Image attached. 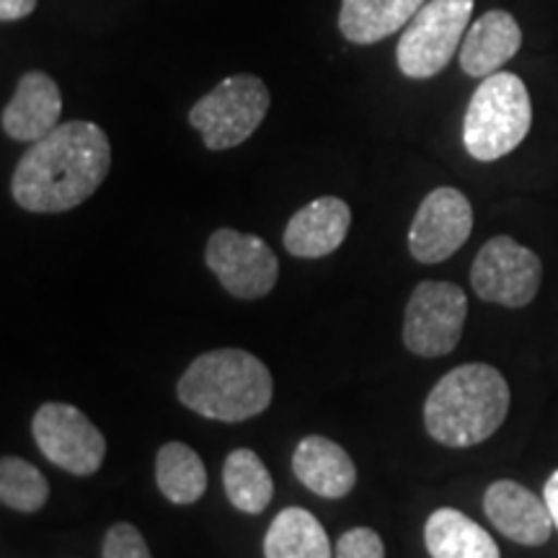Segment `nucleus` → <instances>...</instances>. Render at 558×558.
<instances>
[{"instance_id": "nucleus-14", "label": "nucleus", "mask_w": 558, "mask_h": 558, "mask_svg": "<svg viewBox=\"0 0 558 558\" xmlns=\"http://www.w3.org/2000/svg\"><path fill=\"white\" fill-rule=\"evenodd\" d=\"M352 209L339 197H318L300 207L284 228V248L298 259H324L344 243Z\"/></svg>"}, {"instance_id": "nucleus-19", "label": "nucleus", "mask_w": 558, "mask_h": 558, "mask_svg": "<svg viewBox=\"0 0 558 558\" xmlns=\"http://www.w3.org/2000/svg\"><path fill=\"white\" fill-rule=\"evenodd\" d=\"M264 558H333L329 535L308 509L288 507L264 538Z\"/></svg>"}, {"instance_id": "nucleus-9", "label": "nucleus", "mask_w": 558, "mask_h": 558, "mask_svg": "<svg viewBox=\"0 0 558 558\" xmlns=\"http://www.w3.org/2000/svg\"><path fill=\"white\" fill-rule=\"evenodd\" d=\"M543 282V264L535 251L509 235H494L473 259L471 284L484 303L505 308H525L535 300Z\"/></svg>"}, {"instance_id": "nucleus-23", "label": "nucleus", "mask_w": 558, "mask_h": 558, "mask_svg": "<svg viewBox=\"0 0 558 558\" xmlns=\"http://www.w3.org/2000/svg\"><path fill=\"white\" fill-rule=\"evenodd\" d=\"M101 558H153L143 533L130 522H114L107 530L101 546Z\"/></svg>"}, {"instance_id": "nucleus-2", "label": "nucleus", "mask_w": 558, "mask_h": 558, "mask_svg": "<svg viewBox=\"0 0 558 558\" xmlns=\"http://www.w3.org/2000/svg\"><path fill=\"white\" fill-rule=\"evenodd\" d=\"M509 386L497 367L469 362L439 378L424 401V427L445 448H473L509 414Z\"/></svg>"}, {"instance_id": "nucleus-24", "label": "nucleus", "mask_w": 558, "mask_h": 558, "mask_svg": "<svg viewBox=\"0 0 558 558\" xmlns=\"http://www.w3.org/2000/svg\"><path fill=\"white\" fill-rule=\"evenodd\" d=\"M333 558H386V546L373 527H352L337 541Z\"/></svg>"}, {"instance_id": "nucleus-26", "label": "nucleus", "mask_w": 558, "mask_h": 558, "mask_svg": "<svg viewBox=\"0 0 558 558\" xmlns=\"http://www.w3.org/2000/svg\"><path fill=\"white\" fill-rule=\"evenodd\" d=\"M543 499H546V505L550 509V518H554V525L558 527V471L550 473V478L546 481Z\"/></svg>"}, {"instance_id": "nucleus-3", "label": "nucleus", "mask_w": 558, "mask_h": 558, "mask_svg": "<svg viewBox=\"0 0 558 558\" xmlns=\"http://www.w3.org/2000/svg\"><path fill=\"white\" fill-rule=\"evenodd\" d=\"M177 396L194 414L233 424L269 409L275 380L269 367L246 349H215L184 369Z\"/></svg>"}, {"instance_id": "nucleus-16", "label": "nucleus", "mask_w": 558, "mask_h": 558, "mask_svg": "<svg viewBox=\"0 0 558 558\" xmlns=\"http://www.w3.org/2000/svg\"><path fill=\"white\" fill-rule=\"evenodd\" d=\"M292 473L300 484L324 499H344L357 484V469L349 452L320 435L300 439L292 452Z\"/></svg>"}, {"instance_id": "nucleus-18", "label": "nucleus", "mask_w": 558, "mask_h": 558, "mask_svg": "<svg viewBox=\"0 0 558 558\" xmlns=\"http://www.w3.org/2000/svg\"><path fill=\"white\" fill-rule=\"evenodd\" d=\"M424 543L432 558H501L499 546L478 522L452 507L429 514Z\"/></svg>"}, {"instance_id": "nucleus-15", "label": "nucleus", "mask_w": 558, "mask_h": 558, "mask_svg": "<svg viewBox=\"0 0 558 558\" xmlns=\"http://www.w3.org/2000/svg\"><path fill=\"white\" fill-rule=\"evenodd\" d=\"M522 47V29L518 19L507 11H486L478 21H473L460 45V68L471 78H488L499 73Z\"/></svg>"}, {"instance_id": "nucleus-4", "label": "nucleus", "mask_w": 558, "mask_h": 558, "mask_svg": "<svg viewBox=\"0 0 558 558\" xmlns=\"http://www.w3.org/2000/svg\"><path fill=\"white\" fill-rule=\"evenodd\" d=\"M533 124V104L520 75H488L473 90L463 117V145L471 158L492 163L512 153L527 137Z\"/></svg>"}, {"instance_id": "nucleus-7", "label": "nucleus", "mask_w": 558, "mask_h": 558, "mask_svg": "<svg viewBox=\"0 0 558 558\" xmlns=\"http://www.w3.org/2000/svg\"><path fill=\"white\" fill-rule=\"evenodd\" d=\"M469 318V298L452 282L416 284L403 316V344L416 357H445L458 347Z\"/></svg>"}, {"instance_id": "nucleus-1", "label": "nucleus", "mask_w": 558, "mask_h": 558, "mask_svg": "<svg viewBox=\"0 0 558 558\" xmlns=\"http://www.w3.org/2000/svg\"><path fill=\"white\" fill-rule=\"evenodd\" d=\"M111 169V145L99 124L73 120L29 145L19 158L11 194L29 213H68L104 184Z\"/></svg>"}, {"instance_id": "nucleus-12", "label": "nucleus", "mask_w": 558, "mask_h": 558, "mask_svg": "<svg viewBox=\"0 0 558 558\" xmlns=\"http://www.w3.org/2000/svg\"><path fill=\"white\" fill-rule=\"evenodd\" d=\"M484 512L488 522L520 546H543L554 533V518L546 499L535 497L518 481H494L484 494Z\"/></svg>"}, {"instance_id": "nucleus-8", "label": "nucleus", "mask_w": 558, "mask_h": 558, "mask_svg": "<svg viewBox=\"0 0 558 558\" xmlns=\"http://www.w3.org/2000/svg\"><path fill=\"white\" fill-rule=\"evenodd\" d=\"M32 435L41 456L73 476H94L107 458V437L73 403H41L32 418Z\"/></svg>"}, {"instance_id": "nucleus-17", "label": "nucleus", "mask_w": 558, "mask_h": 558, "mask_svg": "<svg viewBox=\"0 0 558 558\" xmlns=\"http://www.w3.org/2000/svg\"><path fill=\"white\" fill-rule=\"evenodd\" d=\"M427 0H341L339 32L352 45H378L407 29Z\"/></svg>"}, {"instance_id": "nucleus-6", "label": "nucleus", "mask_w": 558, "mask_h": 558, "mask_svg": "<svg viewBox=\"0 0 558 558\" xmlns=\"http://www.w3.org/2000/svg\"><path fill=\"white\" fill-rule=\"evenodd\" d=\"M271 104L267 83L239 73L218 83L190 111L192 128L209 150H230L259 130Z\"/></svg>"}, {"instance_id": "nucleus-5", "label": "nucleus", "mask_w": 558, "mask_h": 558, "mask_svg": "<svg viewBox=\"0 0 558 558\" xmlns=\"http://www.w3.org/2000/svg\"><path fill=\"white\" fill-rule=\"evenodd\" d=\"M476 0H427L403 29L396 60L407 78H435L463 45Z\"/></svg>"}, {"instance_id": "nucleus-20", "label": "nucleus", "mask_w": 558, "mask_h": 558, "mask_svg": "<svg viewBox=\"0 0 558 558\" xmlns=\"http://www.w3.org/2000/svg\"><path fill=\"white\" fill-rule=\"evenodd\" d=\"M156 484L171 505H194L207 492V469L190 445L166 442L156 458Z\"/></svg>"}, {"instance_id": "nucleus-10", "label": "nucleus", "mask_w": 558, "mask_h": 558, "mask_svg": "<svg viewBox=\"0 0 558 558\" xmlns=\"http://www.w3.org/2000/svg\"><path fill=\"white\" fill-rule=\"evenodd\" d=\"M209 271L233 298L259 300L275 290L279 262L271 246L259 235L218 228L205 248Z\"/></svg>"}, {"instance_id": "nucleus-22", "label": "nucleus", "mask_w": 558, "mask_h": 558, "mask_svg": "<svg viewBox=\"0 0 558 558\" xmlns=\"http://www.w3.org/2000/svg\"><path fill=\"white\" fill-rule=\"evenodd\" d=\"M50 499V484L45 473L29 460L5 456L0 463V501L13 512H39Z\"/></svg>"}, {"instance_id": "nucleus-13", "label": "nucleus", "mask_w": 558, "mask_h": 558, "mask_svg": "<svg viewBox=\"0 0 558 558\" xmlns=\"http://www.w3.org/2000/svg\"><path fill=\"white\" fill-rule=\"evenodd\" d=\"M62 96L58 83L41 70H29L16 83L3 109V132L16 143H37L60 124Z\"/></svg>"}, {"instance_id": "nucleus-11", "label": "nucleus", "mask_w": 558, "mask_h": 558, "mask_svg": "<svg viewBox=\"0 0 558 558\" xmlns=\"http://www.w3.org/2000/svg\"><path fill=\"white\" fill-rule=\"evenodd\" d=\"M473 207L456 186H437L418 205L409 228V251L416 262L439 264L458 254L471 239Z\"/></svg>"}, {"instance_id": "nucleus-25", "label": "nucleus", "mask_w": 558, "mask_h": 558, "mask_svg": "<svg viewBox=\"0 0 558 558\" xmlns=\"http://www.w3.org/2000/svg\"><path fill=\"white\" fill-rule=\"evenodd\" d=\"M37 9V0H0V21L11 24V21H21L32 16Z\"/></svg>"}, {"instance_id": "nucleus-21", "label": "nucleus", "mask_w": 558, "mask_h": 558, "mask_svg": "<svg viewBox=\"0 0 558 558\" xmlns=\"http://www.w3.org/2000/svg\"><path fill=\"white\" fill-rule=\"evenodd\" d=\"M222 486L228 501L239 512L262 514L275 497V481L264 460L254 450L239 448L226 458L222 465Z\"/></svg>"}]
</instances>
